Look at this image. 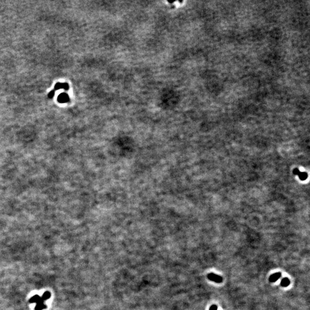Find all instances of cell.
<instances>
[{
	"mask_svg": "<svg viewBox=\"0 0 310 310\" xmlns=\"http://www.w3.org/2000/svg\"><path fill=\"white\" fill-rule=\"evenodd\" d=\"M218 307L216 305H213L210 307L209 310H217Z\"/></svg>",
	"mask_w": 310,
	"mask_h": 310,
	"instance_id": "obj_8",
	"label": "cell"
},
{
	"mask_svg": "<svg viewBox=\"0 0 310 310\" xmlns=\"http://www.w3.org/2000/svg\"><path fill=\"white\" fill-rule=\"evenodd\" d=\"M294 175H298L300 179L302 180H306L307 178V177H308V174L306 172H300V170H299L298 169H297V168L294 169Z\"/></svg>",
	"mask_w": 310,
	"mask_h": 310,
	"instance_id": "obj_2",
	"label": "cell"
},
{
	"mask_svg": "<svg viewBox=\"0 0 310 310\" xmlns=\"http://www.w3.org/2000/svg\"><path fill=\"white\" fill-rule=\"evenodd\" d=\"M281 273L278 272V273H275L273 275H272L271 276H270L269 278V281L271 282V283H274V282H276L278 279H280V278L281 277Z\"/></svg>",
	"mask_w": 310,
	"mask_h": 310,
	"instance_id": "obj_3",
	"label": "cell"
},
{
	"mask_svg": "<svg viewBox=\"0 0 310 310\" xmlns=\"http://www.w3.org/2000/svg\"><path fill=\"white\" fill-rule=\"evenodd\" d=\"M207 278L210 280L214 281L217 283H221L222 282V280H223L222 277L217 275L216 274H214V273H210L207 275Z\"/></svg>",
	"mask_w": 310,
	"mask_h": 310,
	"instance_id": "obj_1",
	"label": "cell"
},
{
	"mask_svg": "<svg viewBox=\"0 0 310 310\" xmlns=\"http://www.w3.org/2000/svg\"><path fill=\"white\" fill-rule=\"evenodd\" d=\"M50 296H51V294H50L49 292L46 291V292L43 294V296H42L41 297H42L44 300H48V299H49Z\"/></svg>",
	"mask_w": 310,
	"mask_h": 310,
	"instance_id": "obj_6",
	"label": "cell"
},
{
	"mask_svg": "<svg viewBox=\"0 0 310 310\" xmlns=\"http://www.w3.org/2000/svg\"><path fill=\"white\" fill-rule=\"evenodd\" d=\"M60 98H61V101L63 102H68L69 100L68 95H66V94H63V95H62V97H61Z\"/></svg>",
	"mask_w": 310,
	"mask_h": 310,
	"instance_id": "obj_7",
	"label": "cell"
},
{
	"mask_svg": "<svg viewBox=\"0 0 310 310\" xmlns=\"http://www.w3.org/2000/svg\"><path fill=\"white\" fill-rule=\"evenodd\" d=\"M280 284H281V286L282 287H288L290 284V280H289V279L287 278H285L282 279Z\"/></svg>",
	"mask_w": 310,
	"mask_h": 310,
	"instance_id": "obj_4",
	"label": "cell"
},
{
	"mask_svg": "<svg viewBox=\"0 0 310 310\" xmlns=\"http://www.w3.org/2000/svg\"><path fill=\"white\" fill-rule=\"evenodd\" d=\"M46 308V306L44 304V303H38L36 307L35 310H43Z\"/></svg>",
	"mask_w": 310,
	"mask_h": 310,
	"instance_id": "obj_5",
	"label": "cell"
}]
</instances>
